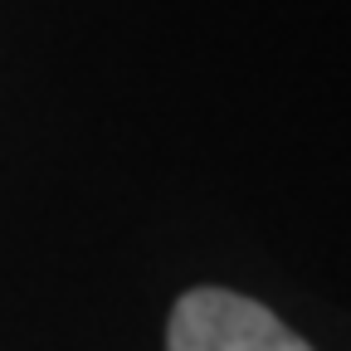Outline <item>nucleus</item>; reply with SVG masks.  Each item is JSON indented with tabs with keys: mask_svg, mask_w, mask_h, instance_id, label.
Listing matches in <instances>:
<instances>
[{
	"mask_svg": "<svg viewBox=\"0 0 351 351\" xmlns=\"http://www.w3.org/2000/svg\"><path fill=\"white\" fill-rule=\"evenodd\" d=\"M166 351H313L269 307L230 288H195L171 307Z\"/></svg>",
	"mask_w": 351,
	"mask_h": 351,
	"instance_id": "nucleus-1",
	"label": "nucleus"
}]
</instances>
